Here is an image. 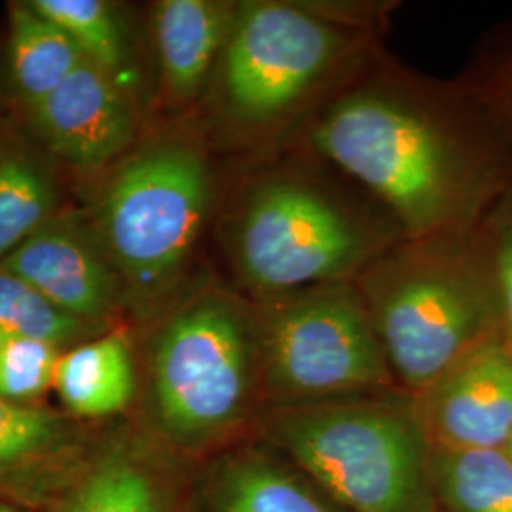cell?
<instances>
[{"instance_id":"1","label":"cell","mask_w":512,"mask_h":512,"mask_svg":"<svg viewBox=\"0 0 512 512\" xmlns=\"http://www.w3.org/2000/svg\"><path fill=\"white\" fill-rule=\"evenodd\" d=\"M370 69L334 93L302 131L313 160L355 184L403 238L456 234L478 196L467 150L427 88Z\"/></svg>"},{"instance_id":"2","label":"cell","mask_w":512,"mask_h":512,"mask_svg":"<svg viewBox=\"0 0 512 512\" xmlns=\"http://www.w3.org/2000/svg\"><path fill=\"white\" fill-rule=\"evenodd\" d=\"M401 239L380 207L302 158L279 154L239 188L226 226L228 255L249 302L353 283Z\"/></svg>"},{"instance_id":"3","label":"cell","mask_w":512,"mask_h":512,"mask_svg":"<svg viewBox=\"0 0 512 512\" xmlns=\"http://www.w3.org/2000/svg\"><path fill=\"white\" fill-rule=\"evenodd\" d=\"M368 23L357 8L241 2L215 73L224 118L255 147L279 154L370 63Z\"/></svg>"},{"instance_id":"4","label":"cell","mask_w":512,"mask_h":512,"mask_svg":"<svg viewBox=\"0 0 512 512\" xmlns=\"http://www.w3.org/2000/svg\"><path fill=\"white\" fill-rule=\"evenodd\" d=\"M264 412L255 313L222 291L184 298L152 334L139 425L186 465L247 439Z\"/></svg>"},{"instance_id":"5","label":"cell","mask_w":512,"mask_h":512,"mask_svg":"<svg viewBox=\"0 0 512 512\" xmlns=\"http://www.w3.org/2000/svg\"><path fill=\"white\" fill-rule=\"evenodd\" d=\"M251 437L285 454L346 512H440L431 448L399 391L268 408Z\"/></svg>"},{"instance_id":"6","label":"cell","mask_w":512,"mask_h":512,"mask_svg":"<svg viewBox=\"0 0 512 512\" xmlns=\"http://www.w3.org/2000/svg\"><path fill=\"white\" fill-rule=\"evenodd\" d=\"M456 234L397 241L353 283L399 391L414 397L503 323L497 289Z\"/></svg>"},{"instance_id":"7","label":"cell","mask_w":512,"mask_h":512,"mask_svg":"<svg viewBox=\"0 0 512 512\" xmlns=\"http://www.w3.org/2000/svg\"><path fill=\"white\" fill-rule=\"evenodd\" d=\"M213 190L205 148L184 135L150 141L114 173L101 202V243L137 313L175 306L171 294L190 268Z\"/></svg>"},{"instance_id":"8","label":"cell","mask_w":512,"mask_h":512,"mask_svg":"<svg viewBox=\"0 0 512 512\" xmlns=\"http://www.w3.org/2000/svg\"><path fill=\"white\" fill-rule=\"evenodd\" d=\"M251 306L264 410L399 391L355 283L319 285Z\"/></svg>"},{"instance_id":"9","label":"cell","mask_w":512,"mask_h":512,"mask_svg":"<svg viewBox=\"0 0 512 512\" xmlns=\"http://www.w3.org/2000/svg\"><path fill=\"white\" fill-rule=\"evenodd\" d=\"M190 465L171 456L139 423L114 425L46 512H188Z\"/></svg>"},{"instance_id":"10","label":"cell","mask_w":512,"mask_h":512,"mask_svg":"<svg viewBox=\"0 0 512 512\" xmlns=\"http://www.w3.org/2000/svg\"><path fill=\"white\" fill-rule=\"evenodd\" d=\"M431 450L505 448L512 437V342L495 334L410 397Z\"/></svg>"},{"instance_id":"11","label":"cell","mask_w":512,"mask_h":512,"mask_svg":"<svg viewBox=\"0 0 512 512\" xmlns=\"http://www.w3.org/2000/svg\"><path fill=\"white\" fill-rule=\"evenodd\" d=\"M57 310L101 327L122 302L124 289L101 241L74 219H50L0 262Z\"/></svg>"},{"instance_id":"12","label":"cell","mask_w":512,"mask_h":512,"mask_svg":"<svg viewBox=\"0 0 512 512\" xmlns=\"http://www.w3.org/2000/svg\"><path fill=\"white\" fill-rule=\"evenodd\" d=\"M188 512H346L296 463L247 437L190 465Z\"/></svg>"},{"instance_id":"13","label":"cell","mask_w":512,"mask_h":512,"mask_svg":"<svg viewBox=\"0 0 512 512\" xmlns=\"http://www.w3.org/2000/svg\"><path fill=\"white\" fill-rule=\"evenodd\" d=\"M95 437L73 416L0 399V499L46 512Z\"/></svg>"},{"instance_id":"14","label":"cell","mask_w":512,"mask_h":512,"mask_svg":"<svg viewBox=\"0 0 512 512\" xmlns=\"http://www.w3.org/2000/svg\"><path fill=\"white\" fill-rule=\"evenodd\" d=\"M31 110L46 145L67 164L86 171L118 158L135 135L116 78L88 59Z\"/></svg>"},{"instance_id":"15","label":"cell","mask_w":512,"mask_h":512,"mask_svg":"<svg viewBox=\"0 0 512 512\" xmlns=\"http://www.w3.org/2000/svg\"><path fill=\"white\" fill-rule=\"evenodd\" d=\"M239 4L217 0H162L154 8V40L162 86L173 103L202 95L217 73Z\"/></svg>"},{"instance_id":"16","label":"cell","mask_w":512,"mask_h":512,"mask_svg":"<svg viewBox=\"0 0 512 512\" xmlns=\"http://www.w3.org/2000/svg\"><path fill=\"white\" fill-rule=\"evenodd\" d=\"M54 389L73 418L105 420L126 414L139 391L128 336L110 332L61 353Z\"/></svg>"},{"instance_id":"17","label":"cell","mask_w":512,"mask_h":512,"mask_svg":"<svg viewBox=\"0 0 512 512\" xmlns=\"http://www.w3.org/2000/svg\"><path fill=\"white\" fill-rule=\"evenodd\" d=\"M440 512H512V458L505 448L431 450Z\"/></svg>"},{"instance_id":"18","label":"cell","mask_w":512,"mask_h":512,"mask_svg":"<svg viewBox=\"0 0 512 512\" xmlns=\"http://www.w3.org/2000/svg\"><path fill=\"white\" fill-rule=\"evenodd\" d=\"M86 57L50 19L29 6L10 16V65L19 95L29 107L57 90Z\"/></svg>"},{"instance_id":"19","label":"cell","mask_w":512,"mask_h":512,"mask_svg":"<svg viewBox=\"0 0 512 512\" xmlns=\"http://www.w3.org/2000/svg\"><path fill=\"white\" fill-rule=\"evenodd\" d=\"M52 211L46 173L23 154L0 156V262L52 219Z\"/></svg>"},{"instance_id":"20","label":"cell","mask_w":512,"mask_h":512,"mask_svg":"<svg viewBox=\"0 0 512 512\" xmlns=\"http://www.w3.org/2000/svg\"><path fill=\"white\" fill-rule=\"evenodd\" d=\"M31 6L55 23L82 55L116 78L128 59V44L114 8L103 0H35Z\"/></svg>"},{"instance_id":"21","label":"cell","mask_w":512,"mask_h":512,"mask_svg":"<svg viewBox=\"0 0 512 512\" xmlns=\"http://www.w3.org/2000/svg\"><path fill=\"white\" fill-rule=\"evenodd\" d=\"M97 327L57 310L16 275L0 270V340L25 338L63 348L92 340Z\"/></svg>"},{"instance_id":"22","label":"cell","mask_w":512,"mask_h":512,"mask_svg":"<svg viewBox=\"0 0 512 512\" xmlns=\"http://www.w3.org/2000/svg\"><path fill=\"white\" fill-rule=\"evenodd\" d=\"M59 348L38 340H0V399L33 404L54 387Z\"/></svg>"},{"instance_id":"23","label":"cell","mask_w":512,"mask_h":512,"mask_svg":"<svg viewBox=\"0 0 512 512\" xmlns=\"http://www.w3.org/2000/svg\"><path fill=\"white\" fill-rule=\"evenodd\" d=\"M494 266L505 334L512 342V228L501 234L495 249Z\"/></svg>"},{"instance_id":"24","label":"cell","mask_w":512,"mask_h":512,"mask_svg":"<svg viewBox=\"0 0 512 512\" xmlns=\"http://www.w3.org/2000/svg\"><path fill=\"white\" fill-rule=\"evenodd\" d=\"M0 512H42L37 509H31V507H25V505H19L14 501H8V499H0Z\"/></svg>"},{"instance_id":"25","label":"cell","mask_w":512,"mask_h":512,"mask_svg":"<svg viewBox=\"0 0 512 512\" xmlns=\"http://www.w3.org/2000/svg\"><path fill=\"white\" fill-rule=\"evenodd\" d=\"M505 450H507V454H509V456L512 458V437L511 440H509V444L505 446Z\"/></svg>"}]
</instances>
